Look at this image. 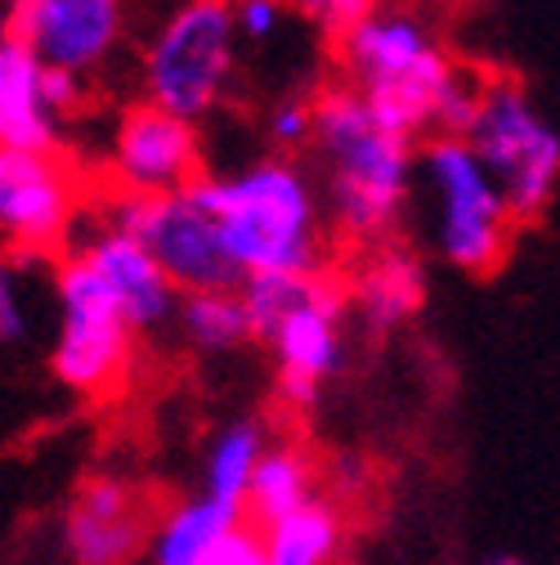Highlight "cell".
Listing matches in <instances>:
<instances>
[{
    "mask_svg": "<svg viewBox=\"0 0 560 565\" xmlns=\"http://www.w3.org/2000/svg\"><path fill=\"white\" fill-rule=\"evenodd\" d=\"M212 565H269V552H265V534L251 530V521H243L216 552Z\"/></svg>",
    "mask_w": 560,
    "mask_h": 565,
    "instance_id": "cell-27",
    "label": "cell"
},
{
    "mask_svg": "<svg viewBox=\"0 0 560 565\" xmlns=\"http://www.w3.org/2000/svg\"><path fill=\"white\" fill-rule=\"evenodd\" d=\"M427 306V269L408 247H377L349 282V310L368 332H395Z\"/></svg>",
    "mask_w": 560,
    "mask_h": 565,
    "instance_id": "cell-16",
    "label": "cell"
},
{
    "mask_svg": "<svg viewBox=\"0 0 560 565\" xmlns=\"http://www.w3.org/2000/svg\"><path fill=\"white\" fill-rule=\"evenodd\" d=\"M77 252L108 282V292L117 297V306H121L126 323L134 328V337H153V332H166L171 323H180L184 292L175 288L171 274L158 265V256L139 243L134 234L99 221L77 243Z\"/></svg>",
    "mask_w": 560,
    "mask_h": 565,
    "instance_id": "cell-14",
    "label": "cell"
},
{
    "mask_svg": "<svg viewBox=\"0 0 560 565\" xmlns=\"http://www.w3.org/2000/svg\"><path fill=\"white\" fill-rule=\"evenodd\" d=\"M319 288H323V274H251V278H243L238 292L247 301L256 341L269 345V337L283 328Z\"/></svg>",
    "mask_w": 560,
    "mask_h": 565,
    "instance_id": "cell-22",
    "label": "cell"
},
{
    "mask_svg": "<svg viewBox=\"0 0 560 565\" xmlns=\"http://www.w3.org/2000/svg\"><path fill=\"white\" fill-rule=\"evenodd\" d=\"M243 41H269L288 14V0H234Z\"/></svg>",
    "mask_w": 560,
    "mask_h": 565,
    "instance_id": "cell-26",
    "label": "cell"
},
{
    "mask_svg": "<svg viewBox=\"0 0 560 565\" xmlns=\"http://www.w3.org/2000/svg\"><path fill=\"white\" fill-rule=\"evenodd\" d=\"M193 193L220 221L243 278L323 274L327 202L292 158H260L234 175H202Z\"/></svg>",
    "mask_w": 560,
    "mask_h": 565,
    "instance_id": "cell-2",
    "label": "cell"
},
{
    "mask_svg": "<svg viewBox=\"0 0 560 565\" xmlns=\"http://www.w3.org/2000/svg\"><path fill=\"white\" fill-rule=\"evenodd\" d=\"M417 171H422V189L431 202L427 221L435 256L471 278L494 274L507 260L520 221L494 171L471 149V139L431 135L417 149Z\"/></svg>",
    "mask_w": 560,
    "mask_h": 565,
    "instance_id": "cell-4",
    "label": "cell"
},
{
    "mask_svg": "<svg viewBox=\"0 0 560 565\" xmlns=\"http://www.w3.org/2000/svg\"><path fill=\"white\" fill-rule=\"evenodd\" d=\"M314 113H319V104H310V99H278L265 121V135L273 139V149L297 153V149L314 145Z\"/></svg>",
    "mask_w": 560,
    "mask_h": 565,
    "instance_id": "cell-24",
    "label": "cell"
},
{
    "mask_svg": "<svg viewBox=\"0 0 560 565\" xmlns=\"http://www.w3.org/2000/svg\"><path fill=\"white\" fill-rule=\"evenodd\" d=\"M314 462L305 449L297 445H273L260 467H256V480H251V493H247V521H256L260 530L273 525V521H283L314 499Z\"/></svg>",
    "mask_w": 560,
    "mask_h": 565,
    "instance_id": "cell-19",
    "label": "cell"
},
{
    "mask_svg": "<svg viewBox=\"0 0 560 565\" xmlns=\"http://www.w3.org/2000/svg\"><path fill=\"white\" fill-rule=\"evenodd\" d=\"M247 521V512L225 508L216 499H184L158 516L149 539V565H212L220 543Z\"/></svg>",
    "mask_w": 560,
    "mask_h": 565,
    "instance_id": "cell-17",
    "label": "cell"
},
{
    "mask_svg": "<svg viewBox=\"0 0 560 565\" xmlns=\"http://www.w3.org/2000/svg\"><path fill=\"white\" fill-rule=\"evenodd\" d=\"M108 175L117 193H134V198H166L193 189L202 180L197 126L153 104L126 108L112 130Z\"/></svg>",
    "mask_w": 560,
    "mask_h": 565,
    "instance_id": "cell-9",
    "label": "cell"
},
{
    "mask_svg": "<svg viewBox=\"0 0 560 565\" xmlns=\"http://www.w3.org/2000/svg\"><path fill=\"white\" fill-rule=\"evenodd\" d=\"M484 565H525V561H516V556H498V561H484Z\"/></svg>",
    "mask_w": 560,
    "mask_h": 565,
    "instance_id": "cell-29",
    "label": "cell"
},
{
    "mask_svg": "<svg viewBox=\"0 0 560 565\" xmlns=\"http://www.w3.org/2000/svg\"><path fill=\"white\" fill-rule=\"evenodd\" d=\"M58 113L45 99V63L19 41H0V149L58 153Z\"/></svg>",
    "mask_w": 560,
    "mask_h": 565,
    "instance_id": "cell-15",
    "label": "cell"
},
{
    "mask_svg": "<svg viewBox=\"0 0 560 565\" xmlns=\"http://www.w3.org/2000/svg\"><path fill=\"white\" fill-rule=\"evenodd\" d=\"M104 221L144 243L184 297L243 288V269L229 256L220 221L197 202L193 189L166 193V198L112 193L104 206Z\"/></svg>",
    "mask_w": 560,
    "mask_h": 565,
    "instance_id": "cell-8",
    "label": "cell"
},
{
    "mask_svg": "<svg viewBox=\"0 0 560 565\" xmlns=\"http://www.w3.org/2000/svg\"><path fill=\"white\" fill-rule=\"evenodd\" d=\"M238 36L234 0H184L153 32L139 63L144 104L166 108L193 126L212 117L234 86Z\"/></svg>",
    "mask_w": 560,
    "mask_h": 565,
    "instance_id": "cell-5",
    "label": "cell"
},
{
    "mask_svg": "<svg viewBox=\"0 0 560 565\" xmlns=\"http://www.w3.org/2000/svg\"><path fill=\"white\" fill-rule=\"evenodd\" d=\"M345 310H349V297L323 278V288L269 337L283 404L314 408L323 386L345 369Z\"/></svg>",
    "mask_w": 560,
    "mask_h": 565,
    "instance_id": "cell-13",
    "label": "cell"
},
{
    "mask_svg": "<svg viewBox=\"0 0 560 565\" xmlns=\"http://www.w3.org/2000/svg\"><path fill=\"white\" fill-rule=\"evenodd\" d=\"M471 149L503 184L520 225H534L560 189V126L525 95V86L494 77L480 90Z\"/></svg>",
    "mask_w": 560,
    "mask_h": 565,
    "instance_id": "cell-7",
    "label": "cell"
},
{
    "mask_svg": "<svg viewBox=\"0 0 560 565\" xmlns=\"http://www.w3.org/2000/svg\"><path fill=\"white\" fill-rule=\"evenodd\" d=\"M265 534V552L269 565H332L345 539V525L336 516V508L327 503H310L283 521H273L260 530Z\"/></svg>",
    "mask_w": 560,
    "mask_h": 565,
    "instance_id": "cell-21",
    "label": "cell"
},
{
    "mask_svg": "<svg viewBox=\"0 0 560 565\" xmlns=\"http://www.w3.org/2000/svg\"><path fill=\"white\" fill-rule=\"evenodd\" d=\"M153 508L130 480L95 476L77 489L73 508L63 516V552L73 565H134L149 556Z\"/></svg>",
    "mask_w": 560,
    "mask_h": 565,
    "instance_id": "cell-12",
    "label": "cell"
},
{
    "mask_svg": "<svg viewBox=\"0 0 560 565\" xmlns=\"http://www.w3.org/2000/svg\"><path fill=\"white\" fill-rule=\"evenodd\" d=\"M77 184L54 153L0 149V230L19 256H54L73 238Z\"/></svg>",
    "mask_w": 560,
    "mask_h": 565,
    "instance_id": "cell-10",
    "label": "cell"
},
{
    "mask_svg": "<svg viewBox=\"0 0 560 565\" xmlns=\"http://www.w3.org/2000/svg\"><path fill=\"white\" fill-rule=\"evenodd\" d=\"M180 337L197 350V355H234L238 345L256 341L251 315L238 288L225 292H193L180 306Z\"/></svg>",
    "mask_w": 560,
    "mask_h": 565,
    "instance_id": "cell-20",
    "label": "cell"
},
{
    "mask_svg": "<svg viewBox=\"0 0 560 565\" xmlns=\"http://www.w3.org/2000/svg\"><path fill=\"white\" fill-rule=\"evenodd\" d=\"M126 32L121 0H19L6 14V36H19L45 67L95 77Z\"/></svg>",
    "mask_w": 560,
    "mask_h": 565,
    "instance_id": "cell-11",
    "label": "cell"
},
{
    "mask_svg": "<svg viewBox=\"0 0 560 565\" xmlns=\"http://www.w3.org/2000/svg\"><path fill=\"white\" fill-rule=\"evenodd\" d=\"M54 306L58 315L50 341V377L82 399L112 395L130 373L134 328L77 247L54 265Z\"/></svg>",
    "mask_w": 560,
    "mask_h": 565,
    "instance_id": "cell-6",
    "label": "cell"
},
{
    "mask_svg": "<svg viewBox=\"0 0 560 565\" xmlns=\"http://www.w3.org/2000/svg\"><path fill=\"white\" fill-rule=\"evenodd\" d=\"M273 449L269 431L260 417H234L212 436L206 445V462H202V493L216 499L225 508H238L247 512V493H251V480H256V467L260 458Z\"/></svg>",
    "mask_w": 560,
    "mask_h": 565,
    "instance_id": "cell-18",
    "label": "cell"
},
{
    "mask_svg": "<svg viewBox=\"0 0 560 565\" xmlns=\"http://www.w3.org/2000/svg\"><path fill=\"white\" fill-rule=\"evenodd\" d=\"M345 82L355 86L373 117L403 139L435 135L444 99L462 86L466 67H457L431 28L408 10H377L349 36L336 41Z\"/></svg>",
    "mask_w": 560,
    "mask_h": 565,
    "instance_id": "cell-3",
    "label": "cell"
},
{
    "mask_svg": "<svg viewBox=\"0 0 560 565\" xmlns=\"http://www.w3.org/2000/svg\"><path fill=\"white\" fill-rule=\"evenodd\" d=\"M14 6H19V0H0V14H10Z\"/></svg>",
    "mask_w": 560,
    "mask_h": 565,
    "instance_id": "cell-30",
    "label": "cell"
},
{
    "mask_svg": "<svg viewBox=\"0 0 560 565\" xmlns=\"http://www.w3.org/2000/svg\"><path fill=\"white\" fill-rule=\"evenodd\" d=\"M288 6L332 41L349 36L364 19L377 14V0H288Z\"/></svg>",
    "mask_w": 560,
    "mask_h": 565,
    "instance_id": "cell-23",
    "label": "cell"
},
{
    "mask_svg": "<svg viewBox=\"0 0 560 565\" xmlns=\"http://www.w3.org/2000/svg\"><path fill=\"white\" fill-rule=\"evenodd\" d=\"M86 82L90 77H77L67 67H45V99L58 117H73L82 104H86Z\"/></svg>",
    "mask_w": 560,
    "mask_h": 565,
    "instance_id": "cell-28",
    "label": "cell"
},
{
    "mask_svg": "<svg viewBox=\"0 0 560 565\" xmlns=\"http://www.w3.org/2000/svg\"><path fill=\"white\" fill-rule=\"evenodd\" d=\"M28 332H32V310L23 306V278L19 269H6V278H0V341L23 345Z\"/></svg>",
    "mask_w": 560,
    "mask_h": 565,
    "instance_id": "cell-25",
    "label": "cell"
},
{
    "mask_svg": "<svg viewBox=\"0 0 560 565\" xmlns=\"http://www.w3.org/2000/svg\"><path fill=\"white\" fill-rule=\"evenodd\" d=\"M314 104V153L323 162L327 216L345 243L386 247L412 198L417 139L381 126L355 86L323 90Z\"/></svg>",
    "mask_w": 560,
    "mask_h": 565,
    "instance_id": "cell-1",
    "label": "cell"
}]
</instances>
